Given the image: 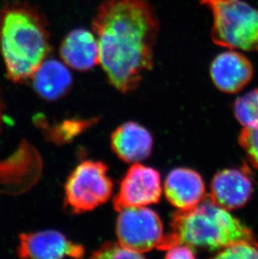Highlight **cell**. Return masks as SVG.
Returning <instances> with one entry per match:
<instances>
[{"mask_svg": "<svg viewBox=\"0 0 258 259\" xmlns=\"http://www.w3.org/2000/svg\"><path fill=\"white\" fill-rule=\"evenodd\" d=\"M100 61L110 83L122 93L139 86L154 65L159 22L146 0H104L93 19Z\"/></svg>", "mask_w": 258, "mask_h": 259, "instance_id": "cell-1", "label": "cell"}, {"mask_svg": "<svg viewBox=\"0 0 258 259\" xmlns=\"http://www.w3.org/2000/svg\"><path fill=\"white\" fill-rule=\"evenodd\" d=\"M52 51L47 20L36 8L13 2L0 9V54L8 78H31Z\"/></svg>", "mask_w": 258, "mask_h": 259, "instance_id": "cell-2", "label": "cell"}, {"mask_svg": "<svg viewBox=\"0 0 258 259\" xmlns=\"http://www.w3.org/2000/svg\"><path fill=\"white\" fill-rule=\"evenodd\" d=\"M171 226L179 242L190 247L220 251L242 241L258 243L253 232L209 195L197 206L175 213Z\"/></svg>", "mask_w": 258, "mask_h": 259, "instance_id": "cell-3", "label": "cell"}, {"mask_svg": "<svg viewBox=\"0 0 258 259\" xmlns=\"http://www.w3.org/2000/svg\"><path fill=\"white\" fill-rule=\"evenodd\" d=\"M211 12V39L231 50L258 52V10L242 0H200Z\"/></svg>", "mask_w": 258, "mask_h": 259, "instance_id": "cell-4", "label": "cell"}, {"mask_svg": "<svg viewBox=\"0 0 258 259\" xmlns=\"http://www.w3.org/2000/svg\"><path fill=\"white\" fill-rule=\"evenodd\" d=\"M102 162L80 163L69 176L65 186V201L74 213L90 211L109 200L113 183Z\"/></svg>", "mask_w": 258, "mask_h": 259, "instance_id": "cell-5", "label": "cell"}, {"mask_svg": "<svg viewBox=\"0 0 258 259\" xmlns=\"http://www.w3.org/2000/svg\"><path fill=\"white\" fill-rule=\"evenodd\" d=\"M116 231L120 244L139 254L160 250L166 237L159 215L146 206L120 210Z\"/></svg>", "mask_w": 258, "mask_h": 259, "instance_id": "cell-6", "label": "cell"}, {"mask_svg": "<svg viewBox=\"0 0 258 259\" xmlns=\"http://www.w3.org/2000/svg\"><path fill=\"white\" fill-rule=\"evenodd\" d=\"M162 195L160 175L151 167L136 163L129 168L113 201L115 210L144 207L158 203Z\"/></svg>", "mask_w": 258, "mask_h": 259, "instance_id": "cell-7", "label": "cell"}, {"mask_svg": "<svg viewBox=\"0 0 258 259\" xmlns=\"http://www.w3.org/2000/svg\"><path fill=\"white\" fill-rule=\"evenodd\" d=\"M16 252L21 258H80L85 254V248L60 232L45 230L20 234Z\"/></svg>", "mask_w": 258, "mask_h": 259, "instance_id": "cell-8", "label": "cell"}, {"mask_svg": "<svg viewBox=\"0 0 258 259\" xmlns=\"http://www.w3.org/2000/svg\"><path fill=\"white\" fill-rule=\"evenodd\" d=\"M214 202L227 210L242 207L254 192V181L246 168L223 169L214 175L210 186Z\"/></svg>", "mask_w": 258, "mask_h": 259, "instance_id": "cell-9", "label": "cell"}, {"mask_svg": "<svg viewBox=\"0 0 258 259\" xmlns=\"http://www.w3.org/2000/svg\"><path fill=\"white\" fill-rule=\"evenodd\" d=\"M209 74L212 81L222 93L235 94L242 90L253 77L251 61L240 52H223L212 61Z\"/></svg>", "mask_w": 258, "mask_h": 259, "instance_id": "cell-10", "label": "cell"}, {"mask_svg": "<svg viewBox=\"0 0 258 259\" xmlns=\"http://www.w3.org/2000/svg\"><path fill=\"white\" fill-rule=\"evenodd\" d=\"M168 201L180 210L197 206L205 196V185L200 174L188 168H177L169 172L164 182Z\"/></svg>", "mask_w": 258, "mask_h": 259, "instance_id": "cell-11", "label": "cell"}, {"mask_svg": "<svg viewBox=\"0 0 258 259\" xmlns=\"http://www.w3.org/2000/svg\"><path fill=\"white\" fill-rule=\"evenodd\" d=\"M60 55L66 66L78 71H89L100 61V51L95 34L76 29L67 34L60 47Z\"/></svg>", "mask_w": 258, "mask_h": 259, "instance_id": "cell-12", "label": "cell"}, {"mask_svg": "<svg viewBox=\"0 0 258 259\" xmlns=\"http://www.w3.org/2000/svg\"><path fill=\"white\" fill-rule=\"evenodd\" d=\"M153 137L149 130L136 122L121 125L112 135L115 154L127 163H139L151 154Z\"/></svg>", "mask_w": 258, "mask_h": 259, "instance_id": "cell-13", "label": "cell"}, {"mask_svg": "<svg viewBox=\"0 0 258 259\" xmlns=\"http://www.w3.org/2000/svg\"><path fill=\"white\" fill-rule=\"evenodd\" d=\"M30 80L37 94L48 101L63 98L72 85V76L65 63L52 59L46 60Z\"/></svg>", "mask_w": 258, "mask_h": 259, "instance_id": "cell-14", "label": "cell"}, {"mask_svg": "<svg viewBox=\"0 0 258 259\" xmlns=\"http://www.w3.org/2000/svg\"><path fill=\"white\" fill-rule=\"evenodd\" d=\"M236 119L244 127L258 125V88L241 96L234 103Z\"/></svg>", "mask_w": 258, "mask_h": 259, "instance_id": "cell-15", "label": "cell"}, {"mask_svg": "<svg viewBox=\"0 0 258 259\" xmlns=\"http://www.w3.org/2000/svg\"><path fill=\"white\" fill-rule=\"evenodd\" d=\"M217 258H258V243L242 242H235L228 247L220 250L216 255Z\"/></svg>", "mask_w": 258, "mask_h": 259, "instance_id": "cell-16", "label": "cell"}, {"mask_svg": "<svg viewBox=\"0 0 258 259\" xmlns=\"http://www.w3.org/2000/svg\"><path fill=\"white\" fill-rule=\"evenodd\" d=\"M239 144L249 162L258 171V125L254 127H244L239 136Z\"/></svg>", "mask_w": 258, "mask_h": 259, "instance_id": "cell-17", "label": "cell"}, {"mask_svg": "<svg viewBox=\"0 0 258 259\" xmlns=\"http://www.w3.org/2000/svg\"><path fill=\"white\" fill-rule=\"evenodd\" d=\"M94 258H142L144 255L139 254L127 249L120 243L107 242L99 249L93 252Z\"/></svg>", "mask_w": 258, "mask_h": 259, "instance_id": "cell-18", "label": "cell"}, {"mask_svg": "<svg viewBox=\"0 0 258 259\" xmlns=\"http://www.w3.org/2000/svg\"><path fill=\"white\" fill-rule=\"evenodd\" d=\"M89 122H84V121H78V120H73V121H66L61 126L57 127V130L53 128L52 132H50V138L55 141H68L72 138L75 137L79 133L82 131L84 127L88 126Z\"/></svg>", "mask_w": 258, "mask_h": 259, "instance_id": "cell-19", "label": "cell"}, {"mask_svg": "<svg viewBox=\"0 0 258 259\" xmlns=\"http://www.w3.org/2000/svg\"><path fill=\"white\" fill-rule=\"evenodd\" d=\"M167 258H195L196 255L192 247L185 243H178L167 250Z\"/></svg>", "mask_w": 258, "mask_h": 259, "instance_id": "cell-20", "label": "cell"}, {"mask_svg": "<svg viewBox=\"0 0 258 259\" xmlns=\"http://www.w3.org/2000/svg\"><path fill=\"white\" fill-rule=\"evenodd\" d=\"M4 108H5V105H4V102H3V98L0 94V133L2 131V122L3 117H4Z\"/></svg>", "mask_w": 258, "mask_h": 259, "instance_id": "cell-21", "label": "cell"}]
</instances>
